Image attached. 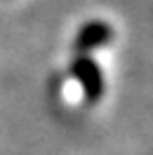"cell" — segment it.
Returning a JSON list of instances; mask_svg holds the SVG:
<instances>
[{
    "label": "cell",
    "mask_w": 153,
    "mask_h": 155,
    "mask_svg": "<svg viewBox=\"0 0 153 155\" xmlns=\"http://www.w3.org/2000/svg\"><path fill=\"white\" fill-rule=\"evenodd\" d=\"M71 75L80 82L83 94L90 104L101 99V94H104V73L90 54H78L71 61Z\"/></svg>",
    "instance_id": "cell-1"
},
{
    "label": "cell",
    "mask_w": 153,
    "mask_h": 155,
    "mask_svg": "<svg viewBox=\"0 0 153 155\" xmlns=\"http://www.w3.org/2000/svg\"><path fill=\"white\" fill-rule=\"evenodd\" d=\"M111 40H113V28L108 21L90 19L78 28L76 38H73V47L78 49V54H87V52L106 47Z\"/></svg>",
    "instance_id": "cell-2"
}]
</instances>
